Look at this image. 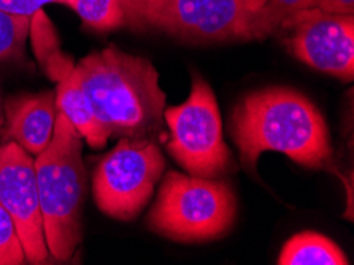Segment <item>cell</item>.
Masks as SVG:
<instances>
[{"instance_id": "cell-4", "label": "cell", "mask_w": 354, "mask_h": 265, "mask_svg": "<svg viewBox=\"0 0 354 265\" xmlns=\"http://www.w3.org/2000/svg\"><path fill=\"white\" fill-rule=\"evenodd\" d=\"M235 218L237 197L229 183L167 172L147 224L169 240L205 243L226 235Z\"/></svg>"}, {"instance_id": "cell-10", "label": "cell", "mask_w": 354, "mask_h": 265, "mask_svg": "<svg viewBox=\"0 0 354 265\" xmlns=\"http://www.w3.org/2000/svg\"><path fill=\"white\" fill-rule=\"evenodd\" d=\"M5 127L0 143L15 142L29 154L39 156L50 145L57 118L56 93L10 97L3 104Z\"/></svg>"}, {"instance_id": "cell-22", "label": "cell", "mask_w": 354, "mask_h": 265, "mask_svg": "<svg viewBox=\"0 0 354 265\" xmlns=\"http://www.w3.org/2000/svg\"><path fill=\"white\" fill-rule=\"evenodd\" d=\"M71 2H72V0H66V5H68Z\"/></svg>"}, {"instance_id": "cell-19", "label": "cell", "mask_w": 354, "mask_h": 265, "mask_svg": "<svg viewBox=\"0 0 354 265\" xmlns=\"http://www.w3.org/2000/svg\"><path fill=\"white\" fill-rule=\"evenodd\" d=\"M312 7L332 15L354 16V0H313Z\"/></svg>"}, {"instance_id": "cell-3", "label": "cell", "mask_w": 354, "mask_h": 265, "mask_svg": "<svg viewBox=\"0 0 354 265\" xmlns=\"http://www.w3.org/2000/svg\"><path fill=\"white\" fill-rule=\"evenodd\" d=\"M82 153V135L57 111L51 142L34 165L46 246L61 262L77 253L83 237L86 169Z\"/></svg>"}, {"instance_id": "cell-7", "label": "cell", "mask_w": 354, "mask_h": 265, "mask_svg": "<svg viewBox=\"0 0 354 265\" xmlns=\"http://www.w3.org/2000/svg\"><path fill=\"white\" fill-rule=\"evenodd\" d=\"M264 5L266 0H156L137 24L194 43L248 40L251 21Z\"/></svg>"}, {"instance_id": "cell-2", "label": "cell", "mask_w": 354, "mask_h": 265, "mask_svg": "<svg viewBox=\"0 0 354 265\" xmlns=\"http://www.w3.org/2000/svg\"><path fill=\"white\" fill-rule=\"evenodd\" d=\"M75 70L109 137L153 138L160 132L167 95L148 59L111 45L88 54Z\"/></svg>"}, {"instance_id": "cell-5", "label": "cell", "mask_w": 354, "mask_h": 265, "mask_svg": "<svg viewBox=\"0 0 354 265\" xmlns=\"http://www.w3.org/2000/svg\"><path fill=\"white\" fill-rule=\"evenodd\" d=\"M170 129L167 149L183 169L202 178H219L229 170L232 154L223 138V121L212 86L194 73L187 100L165 107Z\"/></svg>"}, {"instance_id": "cell-6", "label": "cell", "mask_w": 354, "mask_h": 265, "mask_svg": "<svg viewBox=\"0 0 354 265\" xmlns=\"http://www.w3.org/2000/svg\"><path fill=\"white\" fill-rule=\"evenodd\" d=\"M165 161L153 138H121L93 176V196L104 214L132 221L151 199Z\"/></svg>"}, {"instance_id": "cell-16", "label": "cell", "mask_w": 354, "mask_h": 265, "mask_svg": "<svg viewBox=\"0 0 354 265\" xmlns=\"http://www.w3.org/2000/svg\"><path fill=\"white\" fill-rule=\"evenodd\" d=\"M30 18L15 16L0 10V61H24Z\"/></svg>"}, {"instance_id": "cell-14", "label": "cell", "mask_w": 354, "mask_h": 265, "mask_svg": "<svg viewBox=\"0 0 354 265\" xmlns=\"http://www.w3.org/2000/svg\"><path fill=\"white\" fill-rule=\"evenodd\" d=\"M86 26L95 30H113L127 23L121 0H72L68 3Z\"/></svg>"}, {"instance_id": "cell-13", "label": "cell", "mask_w": 354, "mask_h": 265, "mask_svg": "<svg viewBox=\"0 0 354 265\" xmlns=\"http://www.w3.org/2000/svg\"><path fill=\"white\" fill-rule=\"evenodd\" d=\"M29 35L32 37L39 62L45 67L51 78L59 81L75 67L71 59L64 56L59 50L55 27L51 26L50 19L43 13V10H39V12L32 15Z\"/></svg>"}, {"instance_id": "cell-9", "label": "cell", "mask_w": 354, "mask_h": 265, "mask_svg": "<svg viewBox=\"0 0 354 265\" xmlns=\"http://www.w3.org/2000/svg\"><path fill=\"white\" fill-rule=\"evenodd\" d=\"M0 203L18 229L26 261L45 262L48 251L32 156L15 142L0 143Z\"/></svg>"}, {"instance_id": "cell-20", "label": "cell", "mask_w": 354, "mask_h": 265, "mask_svg": "<svg viewBox=\"0 0 354 265\" xmlns=\"http://www.w3.org/2000/svg\"><path fill=\"white\" fill-rule=\"evenodd\" d=\"M122 5H124L127 21H132V23H137L138 16L143 13L145 8H148L149 5L156 2V0H121Z\"/></svg>"}, {"instance_id": "cell-1", "label": "cell", "mask_w": 354, "mask_h": 265, "mask_svg": "<svg viewBox=\"0 0 354 265\" xmlns=\"http://www.w3.org/2000/svg\"><path fill=\"white\" fill-rule=\"evenodd\" d=\"M230 131L241 165L254 172L261 154L277 151L305 169L332 164L329 129L308 97L292 88L272 86L246 94L232 111Z\"/></svg>"}, {"instance_id": "cell-11", "label": "cell", "mask_w": 354, "mask_h": 265, "mask_svg": "<svg viewBox=\"0 0 354 265\" xmlns=\"http://www.w3.org/2000/svg\"><path fill=\"white\" fill-rule=\"evenodd\" d=\"M56 104L57 111L72 122V126L86 138L91 148H105L110 137L95 118L75 67L57 81Z\"/></svg>"}, {"instance_id": "cell-15", "label": "cell", "mask_w": 354, "mask_h": 265, "mask_svg": "<svg viewBox=\"0 0 354 265\" xmlns=\"http://www.w3.org/2000/svg\"><path fill=\"white\" fill-rule=\"evenodd\" d=\"M313 0H266V5L251 21L248 40H262L280 29L289 16L312 7Z\"/></svg>"}, {"instance_id": "cell-18", "label": "cell", "mask_w": 354, "mask_h": 265, "mask_svg": "<svg viewBox=\"0 0 354 265\" xmlns=\"http://www.w3.org/2000/svg\"><path fill=\"white\" fill-rule=\"evenodd\" d=\"M48 3H66V0H0V10L15 16L32 18V15Z\"/></svg>"}, {"instance_id": "cell-17", "label": "cell", "mask_w": 354, "mask_h": 265, "mask_svg": "<svg viewBox=\"0 0 354 265\" xmlns=\"http://www.w3.org/2000/svg\"><path fill=\"white\" fill-rule=\"evenodd\" d=\"M24 262L26 254L18 229L12 216L0 203V265H21Z\"/></svg>"}, {"instance_id": "cell-12", "label": "cell", "mask_w": 354, "mask_h": 265, "mask_svg": "<svg viewBox=\"0 0 354 265\" xmlns=\"http://www.w3.org/2000/svg\"><path fill=\"white\" fill-rule=\"evenodd\" d=\"M280 265H348L346 254L337 243L318 232H300L284 243Z\"/></svg>"}, {"instance_id": "cell-8", "label": "cell", "mask_w": 354, "mask_h": 265, "mask_svg": "<svg viewBox=\"0 0 354 265\" xmlns=\"http://www.w3.org/2000/svg\"><path fill=\"white\" fill-rule=\"evenodd\" d=\"M284 45L300 62L343 81L354 78V16L305 8L284 19Z\"/></svg>"}, {"instance_id": "cell-21", "label": "cell", "mask_w": 354, "mask_h": 265, "mask_svg": "<svg viewBox=\"0 0 354 265\" xmlns=\"http://www.w3.org/2000/svg\"><path fill=\"white\" fill-rule=\"evenodd\" d=\"M3 105H2V100H0V135H2V129H3V124H5V116H3Z\"/></svg>"}]
</instances>
